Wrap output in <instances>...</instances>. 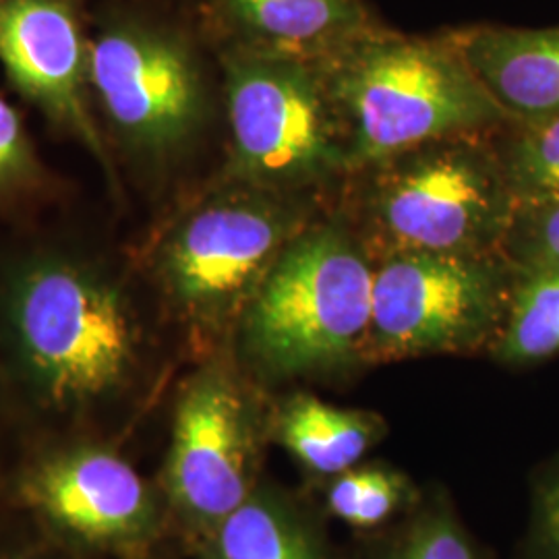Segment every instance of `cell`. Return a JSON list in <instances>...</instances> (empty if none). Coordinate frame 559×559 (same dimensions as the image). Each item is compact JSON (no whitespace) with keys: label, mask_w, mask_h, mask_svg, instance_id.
<instances>
[{"label":"cell","mask_w":559,"mask_h":559,"mask_svg":"<svg viewBox=\"0 0 559 559\" xmlns=\"http://www.w3.org/2000/svg\"><path fill=\"white\" fill-rule=\"evenodd\" d=\"M323 512L276 480L261 479L193 549L195 559H336Z\"/></svg>","instance_id":"obj_14"},{"label":"cell","mask_w":559,"mask_h":559,"mask_svg":"<svg viewBox=\"0 0 559 559\" xmlns=\"http://www.w3.org/2000/svg\"><path fill=\"white\" fill-rule=\"evenodd\" d=\"M533 543L543 559H559V460L540 477L533 503Z\"/></svg>","instance_id":"obj_22"},{"label":"cell","mask_w":559,"mask_h":559,"mask_svg":"<svg viewBox=\"0 0 559 559\" xmlns=\"http://www.w3.org/2000/svg\"><path fill=\"white\" fill-rule=\"evenodd\" d=\"M0 559H85L60 547L55 540L41 537L36 543H27V545H20L7 551H0Z\"/></svg>","instance_id":"obj_23"},{"label":"cell","mask_w":559,"mask_h":559,"mask_svg":"<svg viewBox=\"0 0 559 559\" xmlns=\"http://www.w3.org/2000/svg\"><path fill=\"white\" fill-rule=\"evenodd\" d=\"M493 145L516 201L559 195V112L510 120L493 131Z\"/></svg>","instance_id":"obj_20"},{"label":"cell","mask_w":559,"mask_h":559,"mask_svg":"<svg viewBox=\"0 0 559 559\" xmlns=\"http://www.w3.org/2000/svg\"><path fill=\"white\" fill-rule=\"evenodd\" d=\"M388 436V420L369 408L338 406L300 390L272 394L270 441L316 480L359 464Z\"/></svg>","instance_id":"obj_15"},{"label":"cell","mask_w":559,"mask_h":559,"mask_svg":"<svg viewBox=\"0 0 559 559\" xmlns=\"http://www.w3.org/2000/svg\"><path fill=\"white\" fill-rule=\"evenodd\" d=\"M2 491L41 537L85 559H152L175 533L158 480L117 441L36 440Z\"/></svg>","instance_id":"obj_9"},{"label":"cell","mask_w":559,"mask_h":559,"mask_svg":"<svg viewBox=\"0 0 559 559\" xmlns=\"http://www.w3.org/2000/svg\"><path fill=\"white\" fill-rule=\"evenodd\" d=\"M13 427V417H11V406H9V396H7V388H4V380H2V371H0V431Z\"/></svg>","instance_id":"obj_24"},{"label":"cell","mask_w":559,"mask_h":559,"mask_svg":"<svg viewBox=\"0 0 559 559\" xmlns=\"http://www.w3.org/2000/svg\"><path fill=\"white\" fill-rule=\"evenodd\" d=\"M514 278L516 267L501 251L376 260L367 365L489 355Z\"/></svg>","instance_id":"obj_10"},{"label":"cell","mask_w":559,"mask_h":559,"mask_svg":"<svg viewBox=\"0 0 559 559\" xmlns=\"http://www.w3.org/2000/svg\"><path fill=\"white\" fill-rule=\"evenodd\" d=\"M559 355V265L516 267V278L489 357L501 367H535Z\"/></svg>","instance_id":"obj_18"},{"label":"cell","mask_w":559,"mask_h":559,"mask_svg":"<svg viewBox=\"0 0 559 559\" xmlns=\"http://www.w3.org/2000/svg\"><path fill=\"white\" fill-rule=\"evenodd\" d=\"M452 36L510 119L558 115L559 23L549 27L479 23L452 29Z\"/></svg>","instance_id":"obj_13"},{"label":"cell","mask_w":559,"mask_h":559,"mask_svg":"<svg viewBox=\"0 0 559 559\" xmlns=\"http://www.w3.org/2000/svg\"><path fill=\"white\" fill-rule=\"evenodd\" d=\"M0 67L48 131L98 168L110 210L129 214L92 102V0H0Z\"/></svg>","instance_id":"obj_11"},{"label":"cell","mask_w":559,"mask_h":559,"mask_svg":"<svg viewBox=\"0 0 559 559\" xmlns=\"http://www.w3.org/2000/svg\"><path fill=\"white\" fill-rule=\"evenodd\" d=\"M179 367L133 239L112 222L75 201L0 235V371L27 440L122 443Z\"/></svg>","instance_id":"obj_1"},{"label":"cell","mask_w":559,"mask_h":559,"mask_svg":"<svg viewBox=\"0 0 559 559\" xmlns=\"http://www.w3.org/2000/svg\"><path fill=\"white\" fill-rule=\"evenodd\" d=\"M216 50L226 127L210 177L336 200L348 156L321 62Z\"/></svg>","instance_id":"obj_7"},{"label":"cell","mask_w":559,"mask_h":559,"mask_svg":"<svg viewBox=\"0 0 559 559\" xmlns=\"http://www.w3.org/2000/svg\"><path fill=\"white\" fill-rule=\"evenodd\" d=\"M501 253L514 267L559 265V195L516 201Z\"/></svg>","instance_id":"obj_21"},{"label":"cell","mask_w":559,"mask_h":559,"mask_svg":"<svg viewBox=\"0 0 559 559\" xmlns=\"http://www.w3.org/2000/svg\"><path fill=\"white\" fill-rule=\"evenodd\" d=\"M75 201L73 182L41 156L23 115L0 94V235Z\"/></svg>","instance_id":"obj_16"},{"label":"cell","mask_w":559,"mask_h":559,"mask_svg":"<svg viewBox=\"0 0 559 559\" xmlns=\"http://www.w3.org/2000/svg\"><path fill=\"white\" fill-rule=\"evenodd\" d=\"M334 203L381 260L501 251L516 198L489 131L425 141L360 166Z\"/></svg>","instance_id":"obj_5"},{"label":"cell","mask_w":559,"mask_h":559,"mask_svg":"<svg viewBox=\"0 0 559 559\" xmlns=\"http://www.w3.org/2000/svg\"><path fill=\"white\" fill-rule=\"evenodd\" d=\"M216 48L328 60L383 25L365 0H193Z\"/></svg>","instance_id":"obj_12"},{"label":"cell","mask_w":559,"mask_h":559,"mask_svg":"<svg viewBox=\"0 0 559 559\" xmlns=\"http://www.w3.org/2000/svg\"><path fill=\"white\" fill-rule=\"evenodd\" d=\"M90 83L129 212L152 221L214 173L222 67L193 0H92Z\"/></svg>","instance_id":"obj_2"},{"label":"cell","mask_w":559,"mask_h":559,"mask_svg":"<svg viewBox=\"0 0 559 559\" xmlns=\"http://www.w3.org/2000/svg\"><path fill=\"white\" fill-rule=\"evenodd\" d=\"M321 67L348 175L425 141L489 133L512 120L460 52L452 29L413 36L383 23Z\"/></svg>","instance_id":"obj_6"},{"label":"cell","mask_w":559,"mask_h":559,"mask_svg":"<svg viewBox=\"0 0 559 559\" xmlns=\"http://www.w3.org/2000/svg\"><path fill=\"white\" fill-rule=\"evenodd\" d=\"M378 539L365 559H480L454 501L440 487L425 489L417 508Z\"/></svg>","instance_id":"obj_19"},{"label":"cell","mask_w":559,"mask_h":559,"mask_svg":"<svg viewBox=\"0 0 559 559\" xmlns=\"http://www.w3.org/2000/svg\"><path fill=\"white\" fill-rule=\"evenodd\" d=\"M376 260L332 201L282 249L247 302L230 353L267 392L367 369Z\"/></svg>","instance_id":"obj_4"},{"label":"cell","mask_w":559,"mask_h":559,"mask_svg":"<svg viewBox=\"0 0 559 559\" xmlns=\"http://www.w3.org/2000/svg\"><path fill=\"white\" fill-rule=\"evenodd\" d=\"M318 483L321 512L365 535H378L396 524L425 493L408 473L385 460H362Z\"/></svg>","instance_id":"obj_17"},{"label":"cell","mask_w":559,"mask_h":559,"mask_svg":"<svg viewBox=\"0 0 559 559\" xmlns=\"http://www.w3.org/2000/svg\"><path fill=\"white\" fill-rule=\"evenodd\" d=\"M272 392L251 380L230 348L185 369L170 385L162 496L173 531L193 551L263 479Z\"/></svg>","instance_id":"obj_8"},{"label":"cell","mask_w":559,"mask_h":559,"mask_svg":"<svg viewBox=\"0 0 559 559\" xmlns=\"http://www.w3.org/2000/svg\"><path fill=\"white\" fill-rule=\"evenodd\" d=\"M332 201L210 177L145 222L133 253L185 365L230 348L282 249Z\"/></svg>","instance_id":"obj_3"}]
</instances>
